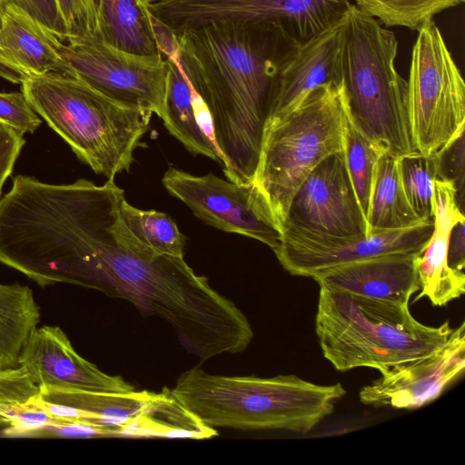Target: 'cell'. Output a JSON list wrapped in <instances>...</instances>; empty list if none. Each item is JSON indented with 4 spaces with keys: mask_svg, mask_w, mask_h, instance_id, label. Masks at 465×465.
Here are the masks:
<instances>
[{
    "mask_svg": "<svg viewBox=\"0 0 465 465\" xmlns=\"http://www.w3.org/2000/svg\"><path fill=\"white\" fill-rule=\"evenodd\" d=\"M124 193L113 184L103 195L78 285L165 320L183 347L202 361L243 351L253 338L244 313L183 257L154 256L141 249L120 215Z\"/></svg>",
    "mask_w": 465,
    "mask_h": 465,
    "instance_id": "6da1fadb",
    "label": "cell"
},
{
    "mask_svg": "<svg viewBox=\"0 0 465 465\" xmlns=\"http://www.w3.org/2000/svg\"><path fill=\"white\" fill-rule=\"evenodd\" d=\"M173 35L209 114L225 176L252 183L279 73L301 45L280 27L257 23L211 24Z\"/></svg>",
    "mask_w": 465,
    "mask_h": 465,
    "instance_id": "7a4b0ae2",
    "label": "cell"
},
{
    "mask_svg": "<svg viewBox=\"0 0 465 465\" xmlns=\"http://www.w3.org/2000/svg\"><path fill=\"white\" fill-rule=\"evenodd\" d=\"M172 395L204 425L241 430H282L304 434L330 416L346 394L341 383L320 385L296 375L211 374L183 371Z\"/></svg>",
    "mask_w": 465,
    "mask_h": 465,
    "instance_id": "3957f363",
    "label": "cell"
},
{
    "mask_svg": "<svg viewBox=\"0 0 465 465\" xmlns=\"http://www.w3.org/2000/svg\"><path fill=\"white\" fill-rule=\"evenodd\" d=\"M395 34L351 5L341 25L340 71L345 111L353 126L385 152L401 157L415 149L408 84L398 74Z\"/></svg>",
    "mask_w": 465,
    "mask_h": 465,
    "instance_id": "277c9868",
    "label": "cell"
},
{
    "mask_svg": "<svg viewBox=\"0 0 465 465\" xmlns=\"http://www.w3.org/2000/svg\"><path fill=\"white\" fill-rule=\"evenodd\" d=\"M453 330L449 321L437 327L418 322L409 305L320 287L315 331L337 371H387L437 351Z\"/></svg>",
    "mask_w": 465,
    "mask_h": 465,
    "instance_id": "5b68a950",
    "label": "cell"
},
{
    "mask_svg": "<svg viewBox=\"0 0 465 465\" xmlns=\"http://www.w3.org/2000/svg\"><path fill=\"white\" fill-rule=\"evenodd\" d=\"M21 86L33 110L94 173L114 180L130 170L152 112L114 100L64 73L33 77Z\"/></svg>",
    "mask_w": 465,
    "mask_h": 465,
    "instance_id": "8992f818",
    "label": "cell"
},
{
    "mask_svg": "<svg viewBox=\"0 0 465 465\" xmlns=\"http://www.w3.org/2000/svg\"><path fill=\"white\" fill-rule=\"evenodd\" d=\"M345 122L342 88L334 84L313 89L291 110L268 118L252 182L282 227L301 183L343 150Z\"/></svg>",
    "mask_w": 465,
    "mask_h": 465,
    "instance_id": "52a82bcc",
    "label": "cell"
},
{
    "mask_svg": "<svg viewBox=\"0 0 465 465\" xmlns=\"http://www.w3.org/2000/svg\"><path fill=\"white\" fill-rule=\"evenodd\" d=\"M407 84L415 149L433 155L463 134L465 126L464 80L433 20L418 30Z\"/></svg>",
    "mask_w": 465,
    "mask_h": 465,
    "instance_id": "ba28073f",
    "label": "cell"
},
{
    "mask_svg": "<svg viewBox=\"0 0 465 465\" xmlns=\"http://www.w3.org/2000/svg\"><path fill=\"white\" fill-rule=\"evenodd\" d=\"M350 0H162L148 5L171 34L217 23L268 24L302 45L339 24Z\"/></svg>",
    "mask_w": 465,
    "mask_h": 465,
    "instance_id": "9c48e42d",
    "label": "cell"
},
{
    "mask_svg": "<svg viewBox=\"0 0 465 465\" xmlns=\"http://www.w3.org/2000/svg\"><path fill=\"white\" fill-rule=\"evenodd\" d=\"M59 52L65 74L114 100L163 117L168 77L164 55L134 54L96 36L70 38L61 44Z\"/></svg>",
    "mask_w": 465,
    "mask_h": 465,
    "instance_id": "30bf717a",
    "label": "cell"
},
{
    "mask_svg": "<svg viewBox=\"0 0 465 465\" xmlns=\"http://www.w3.org/2000/svg\"><path fill=\"white\" fill-rule=\"evenodd\" d=\"M162 182L209 225L255 239L272 251L280 246L282 227L253 182L237 183L212 173L197 176L174 167L164 173Z\"/></svg>",
    "mask_w": 465,
    "mask_h": 465,
    "instance_id": "8fae6325",
    "label": "cell"
},
{
    "mask_svg": "<svg viewBox=\"0 0 465 465\" xmlns=\"http://www.w3.org/2000/svg\"><path fill=\"white\" fill-rule=\"evenodd\" d=\"M284 229L338 238L368 235L343 150L324 158L301 183L290 202Z\"/></svg>",
    "mask_w": 465,
    "mask_h": 465,
    "instance_id": "7c38bea8",
    "label": "cell"
},
{
    "mask_svg": "<svg viewBox=\"0 0 465 465\" xmlns=\"http://www.w3.org/2000/svg\"><path fill=\"white\" fill-rule=\"evenodd\" d=\"M434 222L398 231L338 238L284 229L280 246L273 251L279 262L292 275L312 277L317 272L369 258L395 254H421Z\"/></svg>",
    "mask_w": 465,
    "mask_h": 465,
    "instance_id": "4fadbf2b",
    "label": "cell"
},
{
    "mask_svg": "<svg viewBox=\"0 0 465 465\" xmlns=\"http://www.w3.org/2000/svg\"><path fill=\"white\" fill-rule=\"evenodd\" d=\"M465 369V323L447 341L422 358L381 371L361 388L360 401L374 407L412 410L436 400Z\"/></svg>",
    "mask_w": 465,
    "mask_h": 465,
    "instance_id": "5bb4252c",
    "label": "cell"
},
{
    "mask_svg": "<svg viewBox=\"0 0 465 465\" xmlns=\"http://www.w3.org/2000/svg\"><path fill=\"white\" fill-rule=\"evenodd\" d=\"M19 365L40 388L105 392L135 390L122 377L106 374L80 356L57 326L33 331L20 354Z\"/></svg>",
    "mask_w": 465,
    "mask_h": 465,
    "instance_id": "9a60e30c",
    "label": "cell"
},
{
    "mask_svg": "<svg viewBox=\"0 0 465 465\" xmlns=\"http://www.w3.org/2000/svg\"><path fill=\"white\" fill-rule=\"evenodd\" d=\"M419 253L381 255L332 267L314 274L328 290L409 305L420 289Z\"/></svg>",
    "mask_w": 465,
    "mask_h": 465,
    "instance_id": "2e32d148",
    "label": "cell"
},
{
    "mask_svg": "<svg viewBox=\"0 0 465 465\" xmlns=\"http://www.w3.org/2000/svg\"><path fill=\"white\" fill-rule=\"evenodd\" d=\"M461 220L465 219L458 204L453 182L436 178L433 183L434 228L418 258L420 292L415 301L427 297L432 305L444 306L464 294V272L451 269L447 259L450 231Z\"/></svg>",
    "mask_w": 465,
    "mask_h": 465,
    "instance_id": "e0dca14e",
    "label": "cell"
},
{
    "mask_svg": "<svg viewBox=\"0 0 465 465\" xmlns=\"http://www.w3.org/2000/svg\"><path fill=\"white\" fill-rule=\"evenodd\" d=\"M62 43L24 9L10 5L0 25V77L22 84L49 73L65 74Z\"/></svg>",
    "mask_w": 465,
    "mask_h": 465,
    "instance_id": "ac0fdd59",
    "label": "cell"
},
{
    "mask_svg": "<svg viewBox=\"0 0 465 465\" xmlns=\"http://www.w3.org/2000/svg\"><path fill=\"white\" fill-rule=\"evenodd\" d=\"M342 20L298 47L282 65L269 117L291 110L319 86H341L339 54Z\"/></svg>",
    "mask_w": 465,
    "mask_h": 465,
    "instance_id": "d6986e66",
    "label": "cell"
},
{
    "mask_svg": "<svg viewBox=\"0 0 465 465\" xmlns=\"http://www.w3.org/2000/svg\"><path fill=\"white\" fill-rule=\"evenodd\" d=\"M164 56L168 64L162 118L165 128L192 153L209 157L222 164L221 154L213 140L209 114L181 66L176 46Z\"/></svg>",
    "mask_w": 465,
    "mask_h": 465,
    "instance_id": "ffe728a7",
    "label": "cell"
},
{
    "mask_svg": "<svg viewBox=\"0 0 465 465\" xmlns=\"http://www.w3.org/2000/svg\"><path fill=\"white\" fill-rule=\"evenodd\" d=\"M97 35L119 50L143 56L163 55L148 5L143 0H95Z\"/></svg>",
    "mask_w": 465,
    "mask_h": 465,
    "instance_id": "44dd1931",
    "label": "cell"
},
{
    "mask_svg": "<svg viewBox=\"0 0 465 465\" xmlns=\"http://www.w3.org/2000/svg\"><path fill=\"white\" fill-rule=\"evenodd\" d=\"M148 391L105 392L83 390L40 388L43 400L73 407L93 415L99 425L124 430L128 438H136L134 424L159 397Z\"/></svg>",
    "mask_w": 465,
    "mask_h": 465,
    "instance_id": "7402d4cb",
    "label": "cell"
},
{
    "mask_svg": "<svg viewBox=\"0 0 465 465\" xmlns=\"http://www.w3.org/2000/svg\"><path fill=\"white\" fill-rule=\"evenodd\" d=\"M368 235L420 225V220L405 195L400 172V157L384 152L379 158L372 183L368 213Z\"/></svg>",
    "mask_w": 465,
    "mask_h": 465,
    "instance_id": "603a6c76",
    "label": "cell"
},
{
    "mask_svg": "<svg viewBox=\"0 0 465 465\" xmlns=\"http://www.w3.org/2000/svg\"><path fill=\"white\" fill-rule=\"evenodd\" d=\"M39 395L40 387L25 367L0 370V425L7 426L5 437H27L44 425L62 421L38 406Z\"/></svg>",
    "mask_w": 465,
    "mask_h": 465,
    "instance_id": "cb8c5ba5",
    "label": "cell"
},
{
    "mask_svg": "<svg viewBox=\"0 0 465 465\" xmlns=\"http://www.w3.org/2000/svg\"><path fill=\"white\" fill-rule=\"evenodd\" d=\"M39 319L29 287L0 283V370L19 366L22 350Z\"/></svg>",
    "mask_w": 465,
    "mask_h": 465,
    "instance_id": "d4e9b609",
    "label": "cell"
},
{
    "mask_svg": "<svg viewBox=\"0 0 465 465\" xmlns=\"http://www.w3.org/2000/svg\"><path fill=\"white\" fill-rule=\"evenodd\" d=\"M120 215L138 244L153 255L183 257L186 238L168 214L131 205L124 196Z\"/></svg>",
    "mask_w": 465,
    "mask_h": 465,
    "instance_id": "484cf974",
    "label": "cell"
},
{
    "mask_svg": "<svg viewBox=\"0 0 465 465\" xmlns=\"http://www.w3.org/2000/svg\"><path fill=\"white\" fill-rule=\"evenodd\" d=\"M384 152L363 136L346 114L343 142L345 163L365 218L368 213L376 165Z\"/></svg>",
    "mask_w": 465,
    "mask_h": 465,
    "instance_id": "4316f807",
    "label": "cell"
},
{
    "mask_svg": "<svg viewBox=\"0 0 465 465\" xmlns=\"http://www.w3.org/2000/svg\"><path fill=\"white\" fill-rule=\"evenodd\" d=\"M362 12L386 26H403L418 31L440 12L465 0H354Z\"/></svg>",
    "mask_w": 465,
    "mask_h": 465,
    "instance_id": "83f0119b",
    "label": "cell"
},
{
    "mask_svg": "<svg viewBox=\"0 0 465 465\" xmlns=\"http://www.w3.org/2000/svg\"><path fill=\"white\" fill-rule=\"evenodd\" d=\"M400 172L407 200L422 221H433V183L438 177L439 158L415 153L400 157Z\"/></svg>",
    "mask_w": 465,
    "mask_h": 465,
    "instance_id": "f1b7e54d",
    "label": "cell"
},
{
    "mask_svg": "<svg viewBox=\"0 0 465 465\" xmlns=\"http://www.w3.org/2000/svg\"><path fill=\"white\" fill-rule=\"evenodd\" d=\"M10 5L24 9L62 42L64 43L70 38L57 0H0V25L4 14Z\"/></svg>",
    "mask_w": 465,
    "mask_h": 465,
    "instance_id": "f546056e",
    "label": "cell"
},
{
    "mask_svg": "<svg viewBox=\"0 0 465 465\" xmlns=\"http://www.w3.org/2000/svg\"><path fill=\"white\" fill-rule=\"evenodd\" d=\"M0 121L22 134H33L41 124L22 92L0 93Z\"/></svg>",
    "mask_w": 465,
    "mask_h": 465,
    "instance_id": "4dcf8cb0",
    "label": "cell"
},
{
    "mask_svg": "<svg viewBox=\"0 0 465 465\" xmlns=\"http://www.w3.org/2000/svg\"><path fill=\"white\" fill-rule=\"evenodd\" d=\"M57 3L67 25L70 38L97 35L95 0H57Z\"/></svg>",
    "mask_w": 465,
    "mask_h": 465,
    "instance_id": "1f68e13d",
    "label": "cell"
},
{
    "mask_svg": "<svg viewBox=\"0 0 465 465\" xmlns=\"http://www.w3.org/2000/svg\"><path fill=\"white\" fill-rule=\"evenodd\" d=\"M27 437L128 438L126 432L119 428L67 420L44 425L31 431Z\"/></svg>",
    "mask_w": 465,
    "mask_h": 465,
    "instance_id": "d6a6232c",
    "label": "cell"
},
{
    "mask_svg": "<svg viewBox=\"0 0 465 465\" xmlns=\"http://www.w3.org/2000/svg\"><path fill=\"white\" fill-rule=\"evenodd\" d=\"M24 134L0 121V194L25 145Z\"/></svg>",
    "mask_w": 465,
    "mask_h": 465,
    "instance_id": "836d02e7",
    "label": "cell"
},
{
    "mask_svg": "<svg viewBox=\"0 0 465 465\" xmlns=\"http://www.w3.org/2000/svg\"><path fill=\"white\" fill-rule=\"evenodd\" d=\"M464 222H458L451 229L448 244V264L456 271H463L465 264Z\"/></svg>",
    "mask_w": 465,
    "mask_h": 465,
    "instance_id": "e575fe53",
    "label": "cell"
},
{
    "mask_svg": "<svg viewBox=\"0 0 465 465\" xmlns=\"http://www.w3.org/2000/svg\"><path fill=\"white\" fill-rule=\"evenodd\" d=\"M143 1L144 3H146L147 5H149V4L159 2V1H162V0H143Z\"/></svg>",
    "mask_w": 465,
    "mask_h": 465,
    "instance_id": "d590c367",
    "label": "cell"
}]
</instances>
